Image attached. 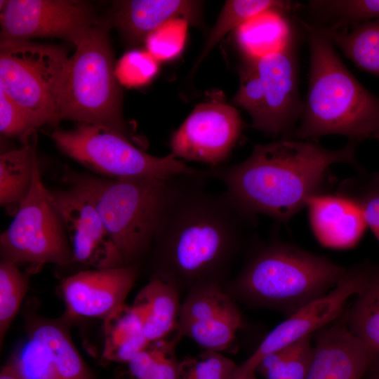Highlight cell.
<instances>
[{"label":"cell","mask_w":379,"mask_h":379,"mask_svg":"<svg viewBox=\"0 0 379 379\" xmlns=\"http://www.w3.org/2000/svg\"><path fill=\"white\" fill-rule=\"evenodd\" d=\"M206 179L194 175L172 178L152 241L157 253L155 276L179 292L207 283L222 284L245 230L255 219L226 190H206Z\"/></svg>","instance_id":"obj_1"},{"label":"cell","mask_w":379,"mask_h":379,"mask_svg":"<svg viewBox=\"0 0 379 379\" xmlns=\"http://www.w3.org/2000/svg\"><path fill=\"white\" fill-rule=\"evenodd\" d=\"M357 144L328 149L313 141L282 138L255 145L242 162L206 169L207 178L221 181L248 214L286 222L308 200L322 194L327 173L335 164L357 166Z\"/></svg>","instance_id":"obj_2"},{"label":"cell","mask_w":379,"mask_h":379,"mask_svg":"<svg viewBox=\"0 0 379 379\" xmlns=\"http://www.w3.org/2000/svg\"><path fill=\"white\" fill-rule=\"evenodd\" d=\"M299 22L307 32L310 62L308 90L295 138L313 141L337 134L357 145L366 140L379 142V97L352 74L331 41L308 23Z\"/></svg>","instance_id":"obj_3"},{"label":"cell","mask_w":379,"mask_h":379,"mask_svg":"<svg viewBox=\"0 0 379 379\" xmlns=\"http://www.w3.org/2000/svg\"><path fill=\"white\" fill-rule=\"evenodd\" d=\"M347 270L324 256L270 242L251 254L226 290L234 299L288 317L328 293Z\"/></svg>","instance_id":"obj_4"},{"label":"cell","mask_w":379,"mask_h":379,"mask_svg":"<svg viewBox=\"0 0 379 379\" xmlns=\"http://www.w3.org/2000/svg\"><path fill=\"white\" fill-rule=\"evenodd\" d=\"M109 26L97 20L75 44L62 77L59 114L60 120L102 126L126 137Z\"/></svg>","instance_id":"obj_5"},{"label":"cell","mask_w":379,"mask_h":379,"mask_svg":"<svg viewBox=\"0 0 379 379\" xmlns=\"http://www.w3.org/2000/svg\"><path fill=\"white\" fill-rule=\"evenodd\" d=\"M172 178L108 179L81 175L73 177L72 182L89 195L128 265L151 247Z\"/></svg>","instance_id":"obj_6"},{"label":"cell","mask_w":379,"mask_h":379,"mask_svg":"<svg viewBox=\"0 0 379 379\" xmlns=\"http://www.w3.org/2000/svg\"><path fill=\"white\" fill-rule=\"evenodd\" d=\"M68 58L61 46L30 41H1L0 88L36 128L61 121L59 91Z\"/></svg>","instance_id":"obj_7"},{"label":"cell","mask_w":379,"mask_h":379,"mask_svg":"<svg viewBox=\"0 0 379 379\" xmlns=\"http://www.w3.org/2000/svg\"><path fill=\"white\" fill-rule=\"evenodd\" d=\"M51 138L69 157L112 179L206 178V170L190 167L171 153L162 157L145 153L126 137L102 126L81 123L71 131H55Z\"/></svg>","instance_id":"obj_8"},{"label":"cell","mask_w":379,"mask_h":379,"mask_svg":"<svg viewBox=\"0 0 379 379\" xmlns=\"http://www.w3.org/2000/svg\"><path fill=\"white\" fill-rule=\"evenodd\" d=\"M2 260L27 264L36 272L46 264L65 265L74 261L65 225L41 179L36 161L32 183L10 225L0 237Z\"/></svg>","instance_id":"obj_9"},{"label":"cell","mask_w":379,"mask_h":379,"mask_svg":"<svg viewBox=\"0 0 379 379\" xmlns=\"http://www.w3.org/2000/svg\"><path fill=\"white\" fill-rule=\"evenodd\" d=\"M1 41L58 37L74 45L97 21L86 3L72 0H1Z\"/></svg>","instance_id":"obj_10"},{"label":"cell","mask_w":379,"mask_h":379,"mask_svg":"<svg viewBox=\"0 0 379 379\" xmlns=\"http://www.w3.org/2000/svg\"><path fill=\"white\" fill-rule=\"evenodd\" d=\"M371 269L365 265L348 268L345 276L328 293L300 308L274 327L238 366L233 377L255 373L258 364L267 354L312 335L338 319L347 300L359 293L366 285Z\"/></svg>","instance_id":"obj_11"},{"label":"cell","mask_w":379,"mask_h":379,"mask_svg":"<svg viewBox=\"0 0 379 379\" xmlns=\"http://www.w3.org/2000/svg\"><path fill=\"white\" fill-rule=\"evenodd\" d=\"M241 130V119L233 107L202 103L172 134L171 153L177 159L217 167L228 158Z\"/></svg>","instance_id":"obj_12"},{"label":"cell","mask_w":379,"mask_h":379,"mask_svg":"<svg viewBox=\"0 0 379 379\" xmlns=\"http://www.w3.org/2000/svg\"><path fill=\"white\" fill-rule=\"evenodd\" d=\"M242 326L234 299L221 283L197 286L181 304L177 329L204 350L220 352L231 345Z\"/></svg>","instance_id":"obj_13"},{"label":"cell","mask_w":379,"mask_h":379,"mask_svg":"<svg viewBox=\"0 0 379 379\" xmlns=\"http://www.w3.org/2000/svg\"><path fill=\"white\" fill-rule=\"evenodd\" d=\"M62 219L74 261L94 269L127 265L89 195L72 183L65 190L51 192Z\"/></svg>","instance_id":"obj_14"},{"label":"cell","mask_w":379,"mask_h":379,"mask_svg":"<svg viewBox=\"0 0 379 379\" xmlns=\"http://www.w3.org/2000/svg\"><path fill=\"white\" fill-rule=\"evenodd\" d=\"M293 40L284 49L266 55L254 63L264 89V105L252 127L272 136L289 134L301 116ZM253 61V60H252Z\"/></svg>","instance_id":"obj_15"},{"label":"cell","mask_w":379,"mask_h":379,"mask_svg":"<svg viewBox=\"0 0 379 379\" xmlns=\"http://www.w3.org/2000/svg\"><path fill=\"white\" fill-rule=\"evenodd\" d=\"M12 360L24 379H94L67 332L51 323L34 328Z\"/></svg>","instance_id":"obj_16"},{"label":"cell","mask_w":379,"mask_h":379,"mask_svg":"<svg viewBox=\"0 0 379 379\" xmlns=\"http://www.w3.org/2000/svg\"><path fill=\"white\" fill-rule=\"evenodd\" d=\"M137 275L136 267L128 265L68 277L61 286L67 315L105 319L124 303Z\"/></svg>","instance_id":"obj_17"},{"label":"cell","mask_w":379,"mask_h":379,"mask_svg":"<svg viewBox=\"0 0 379 379\" xmlns=\"http://www.w3.org/2000/svg\"><path fill=\"white\" fill-rule=\"evenodd\" d=\"M314 357L306 379H364L371 359L344 325H328L313 334Z\"/></svg>","instance_id":"obj_18"},{"label":"cell","mask_w":379,"mask_h":379,"mask_svg":"<svg viewBox=\"0 0 379 379\" xmlns=\"http://www.w3.org/2000/svg\"><path fill=\"white\" fill-rule=\"evenodd\" d=\"M307 207L313 234L324 247L352 248L367 227L358 203L340 192L315 195L308 200Z\"/></svg>","instance_id":"obj_19"},{"label":"cell","mask_w":379,"mask_h":379,"mask_svg":"<svg viewBox=\"0 0 379 379\" xmlns=\"http://www.w3.org/2000/svg\"><path fill=\"white\" fill-rule=\"evenodd\" d=\"M202 3L188 0H128L116 1L112 24L127 42L136 44L168 20L182 18L197 23Z\"/></svg>","instance_id":"obj_20"},{"label":"cell","mask_w":379,"mask_h":379,"mask_svg":"<svg viewBox=\"0 0 379 379\" xmlns=\"http://www.w3.org/2000/svg\"><path fill=\"white\" fill-rule=\"evenodd\" d=\"M140 315L147 341L169 336L178 327L179 291L154 276L137 294L132 305Z\"/></svg>","instance_id":"obj_21"},{"label":"cell","mask_w":379,"mask_h":379,"mask_svg":"<svg viewBox=\"0 0 379 379\" xmlns=\"http://www.w3.org/2000/svg\"><path fill=\"white\" fill-rule=\"evenodd\" d=\"M236 40L247 60H256L279 51L293 40L284 13L270 10L247 20L236 29Z\"/></svg>","instance_id":"obj_22"},{"label":"cell","mask_w":379,"mask_h":379,"mask_svg":"<svg viewBox=\"0 0 379 379\" xmlns=\"http://www.w3.org/2000/svg\"><path fill=\"white\" fill-rule=\"evenodd\" d=\"M20 140V148L0 157V204L14 211V214L29 192L37 161L36 130L27 132Z\"/></svg>","instance_id":"obj_23"},{"label":"cell","mask_w":379,"mask_h":379,"mask_svg":"<svg viewBox=\"0 0 379 379\" xmlns=\"http://www.w3.org/2000/svg\"><path fill=\"white\" fill-rule=\"evenodd\" d=\"M356 295L341 322L364 345L372 368L379 364V267H371L366 285Z\"/></svg>","instance_id":"obj_24"},{"label":"cell","mask_w":379,"mask_h":379,"mask_svg":"<svg viewBox=\"0 0 379 379\" xmlns=\"http://www.w3.org/2000/svg\"><path fill=\"white\" fill-rule=\"evenodd\" d=\"M102 359L128 363L148 343L140 315L133 305H120L104 319Z\"/></svg>","instance_id":"obj_25"},{"label":"cell","mask_w":379,"mask_h":379,"mask_svg":"<svg viewBox=\"0 0 379 379\" xmlns=\"http://www.w3.org/2000/svg\"><path fill=\"white\" fill-rule=\"evenodd\" d=\"M309 25L337 45L359 68L379 76V20L353 25L349 32Z\"/></svg>","instance_id":"obj_26"},{"label":"cell","mask_w":379,"mask_h":379,"mask_svg":"<svg viewBox=\"0 0 379 379\" xmlns=\"http://www.w3.org/2000/svg\"><path fill=\"white\" fill-rule=\"evenodd\" d=\"M300 4L291 1L277 0H229L226 1L211 30L194 69L203 61L213 47L232 29H236L247 20L262 12L277 10L281 12L292 11Z\"/></svg>","instance_id":"obj_27"},{"label":"cell","mask_w":379,"mask_h":379,"mask_svg":"<svg viewBox=\"0 0 379 379\" xmlns=\"http://www.w3.org/2000/svg\"><path fill=\"white\" fill-rule=\"evenodd\" d=\"M181 337L177 329L168 336L149 342L127 363L132 379H178L175 345Z\"/></svg>","instance_id":"obj_28"},{"label":"cell","mask_w":379,"mask_h":379,"mask_svg":"<svg viewBox=\"0 0 379 379\" xmlns=\"http://www.w3.org/2000/svg\"><path fill=\"white\" fill-rule=\"evenodd\" d=\"M308 335L265 356L255 372L265 379H306L313 357L314 344Z\"/></svg>","instance_id":"obj_29"},{"label":"cell","mask_w":379,"mask_h":379,"mask_svg":"<svg viewBox=\"0 0 379 379\" xmlns=\"http://www.w3.org/2000/svg\"><path fill=\"white\" fill-rule=\"evenodd\" d=\"M310 9L331 22L329 27L337 30L344 26L379 20V0H312Z\"/></svg>","instance_id":"obj_30"},{"label":"cell","mask_w":379,"mask_h":379,"mask_svg":"<svg viewBox=\"0 0 379 379\" xmlns=\"http://www.w3.org/2000/svg\"><path fill=\"white\" fill-rule=\"evenodd\" d=\"M29 288L27 276L16 264L1 260L0 264V343L17 314Z\"/></svg>","instance_id":"obj_31"},{"label":"cell","mask_w":379,"mask_h":379,"mask_svg":"<svg viewBox=\"0 0 379 379\" xmlns=\"http://www.w3.org/2000/svg\"><path fill=\"white\" fill-rule=\"evenodd\" d=\"M238 366L220 352L204 351L179 362L178 379H232Z\"/></svg>","instance_id":"obj_32"},{"label":"cell","mask_w":379,"mask_h":379,"mask_svg":"<svg viewBox=\"0 0 379 379\" xmlns=\"http://www.w3.org/2000/svg\"><path fill=\"white\" fill-rule=\"evenodd\" d=\"M188 22L182 18L167 21L146 38L147 51L157 60H168L182 51Z\"/></svg>","instance_id":"obj_33"},{"label":"cell","mask_w":379,"mask_h":379,"mask_svg":"<svg viewBox=\"0 0 379 379\" xmlns=\"http://www.w3.org/2000/svg\"><path fill=\"white\" fill-rule=\"evenodd\" d=\"M264 100L263 86L255 63L246 60L241 69L239 88L234 98V102L245 109L253 122L262 112Z\"/></svg>","instance_id":"obj_34"},{"label":"cell","mask_w":379,"mask_h":379,"mask_svg":"<svg viewBox=\"0 0 379 379\" xmlns=\"http://www.w3.org/2000/svg\"><path fill=\"white\" fill-rule=\"evenodd\" d=\"M157 60L148 51H133L126 54L116 67L119 81L128 86L148 82L158 70Z\"/></svg>","instance_id":"obj_35"},{"label":"cell","mask_w":379,"mask_h":379,"mask_svg":"<svg viewBox=\"0 0 379 379\" xmlns=\"http://www.w3.org/2000/svg\"><path fill=\"white\" fill-rule=\"evenodd\" d=\"M366 183L359 192L343 183L339 192L358 203L367 227L379 242V173L374 174Z\"/></svg>","instance_id":"obj_36"},{"label":"cell","mask_w":379,"mask_h":379,"mask_svg":"<svg viewBox=\"0 0 379 379\" xmlns=\"http://www.w3.org/2000/svg\"><path fill=\"white\" fill-rule=\"evenodd\" d=\"M36 130L27 114L0 88V131L7 137Z\"/></svg>","instance_id":"obj_37"},{"label":"cell","mask_w":379,"mask_h":379,"mask_svg":"<svg viewBox=\"0 0 379 379\" xmlns=\"http://www.w3.org/2000/svg\"><path fill=\"white\" fill-rule=\"evenodd\" d=\"M0 379H24L14 361L11 359L1 370Z\"/></svg>","instance_id":"obj_38"},{"label":"cell","mask_w":379,"mask_h":379,"mask_svg":"<svg viewBox=\"0 0 379 379\" xmlns=\"http://www.w3.org/2000/svg\"><path fill=\"white\" fill-rule=\"evenodd\" d=\"M368 371H371L368 379H379V364L371 368Z\"/></svg>","instance_id":"obj_39"},{"label":"cell","mask_w":379,"mask_h":379,"mask_svg":"<svg viewBox=\"0 0 379 379\" xmlns=\"http://www.w3.org/2000/svg\"><path fill=\"white\" fill-rule=\"evenodd\" d=\"M232 379H257L255 373H250L245 376L232 377Z\"/></svg>","instance_id":"obj_40"}]
</instances>
